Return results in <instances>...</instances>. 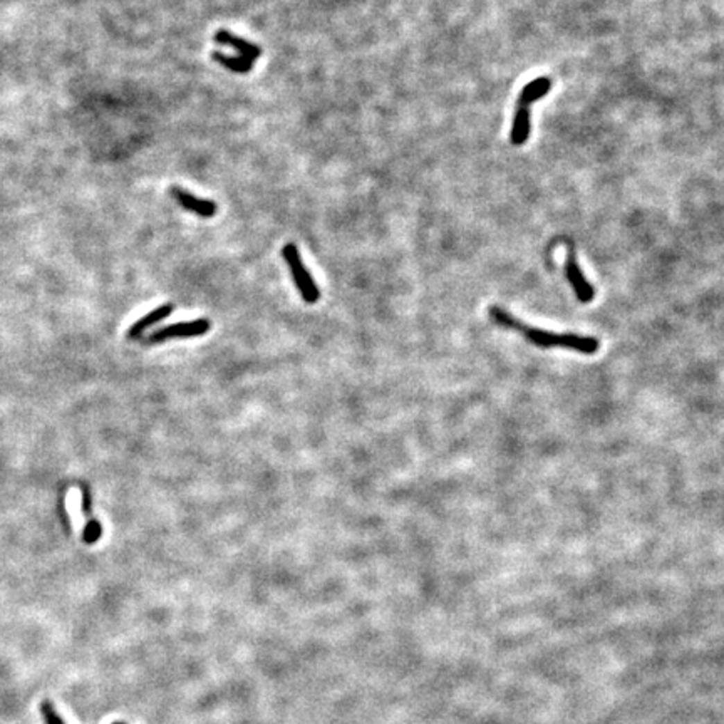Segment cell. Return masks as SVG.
Returning a JSON list of instances; mask_svg holds the SVG:
<instances>
[{
  "label": "cell",
  "mask_w": 724,
  "mask_h": 724,
  "mask_svg": "<svg viewBox=\"0 0 724 724\" xmlns=\"http://www.w3.org/2000/svg\"><path fill=\"white\" fill-rule=\"evenodd\" d=\"M173 311H175L173 304L160 305L158 309H155V311H151L144 317H141L138 322H135L132 327L130 329V332H128V336H130L131 339H138V337L143 336V334L146 332L150 327H153V325L158 324V322H161V320H164L166 317H170Z\"/></svg>",
  "instance_id": "obj_8"
},
{
  "label": "cell",
  "mask_w": 724,
  "mask_h": 724,
  "mask_svg": "<svg viewBox=\"0 0 724 724\" xmlns=\"http://www.w3.org/2000/svg\"><path fill=\"white\" fill-rule=\"evenodd\" d=\"M40 711H42L44 719H46V724H64L62 719L59 718L58 713H55V711H54V707H52L49 703H42V706H40Z\"/></svg>",
  "instance_id": "obj_11"
},
{
  "label": "cell",
  "mask_w": 724,
  "mask_h": 724,
  "mask_svg": "<svg viewBox=\"0 0 724 724\" xmlns=\"http://www.w3.org/2000/svg\"><path fill=\"white\" fill-rule=\"evenodd\" d=\"M83 508H84V513H89V510H91V497H89V492H87V490H84Z\"/></svg>",
  "instance_id": "obj_12"
},
{
  "label": "cell",
  "mask_w": 724,
  "mask_h": 724,
  "mask_svg": "<svg viewBox=\"0 0 724 724\" xmlns=\"http://www.w3.org/2000/svg\"><path fill=\"white\" fill-rule=\"evenodd\" d=\"M170 195L181 208H184V210L191 213H196L201 218H212V216H215V213L218 212V205H216L215 201L208 198H200V196L193 195V193L187 191L181 187H171Z\"/></svg>",
  "instance_id": "obj_6"
},
{
  "label": "cell",
  "mask_w": 724,
  "mask_h": 724,
  "mask_svg": "<svg viewBox=\"0 0 724 724\" xmlns=\"http://www.w3.org/2000/svg\"><path fill=\"white\" fill-rule=\"evenodd\" d=\"M212 324L208 319H196L190 322H180V324L168 325L161 331L153 332L148 337V342H164L168 339H187V337L203 336L210 331Z\"/></svg>",
  "instance_id": "obj_4"
},
{
  "label": "cell",
  "mask_w": 724,
  "mask_h": 724,
  "mask_svg": "<svg viewBox=\"0 0 724 724\" xmlns=\"http://www.w3.org/2000/svg\"><path fill=\"white\" fill-rule=\"evenodd\" d=\"M550 89H552V79L542 76V78L530 80L520 91L517 101V110H515L513 116L512 131H510V143L513 146H522V144L528 141L530 128H532V123H530V106L542 98H545Z\"/></svg>",
  "instance_id": "obj_2"
},
{
  "label": "cell",
  "mask_w": 724,
  "mask_h": 724,
  "mask_svg": "<svg viewBox=\"0 0 724 724\" xmlns=\"http://www.w3.org/2000/svg\"><path fill=\"white\" fill-rule=\"evenodd\" d=\"M101 533H103V528H101V523L98 520H89L86 523V526H84V533H83V540L87 543V545H92V543H96L99 540Z\"/></svg>",
  "instance_id": "obj_10"
},
{
  "label": "cell",
  "mask_w": 724,
  "mask_h": 724,
  "mask_svg": "<svg viewBox=\"0 0 724 724\" xmlns=\"http://www.w3.org/2000/svg\"><path fill=\"white\" fill-rule=\"evenodd\" d=\"M215 42L223 44V46H230L240 54V58L247 60H257L261 55V49L257 44L248 42V40L239 37V35L232 34L230 31L220 29L215 32Z\"/></svg>",
  "instance_id": "obj_7"
},
{
  "label": "cell",
  "mask_w": 724,
  "mask_h": 724,
  "mask_svg": "<svg viewBox=\"0 0 724 724\" xmlns=\"http://www.w3.org/2000/svg\"><path fill=\"white\" fill-rule=\"evenodd\" d=\"M114 724H124V723H114Z\"/></svg>",
  "instance_id": "obj_13"
},
{
  "label": "cell",
  "mask_w": 724,
  "mask_h": 724,
  "mask_svg": "<svg viewBox=\"0 0 724 724\" xmlns=\"http://www.w3.org/2000/svg\"><path fill=\"white\" fill-rule=\"evenodd\" d=\"M212 58L215 62L221 64L225 69L236 72V74H247V72H250L253 67L252 60H247L243 58H235V55L223 54V52H213Z\"/></svg>",
  "instance_id": "obj_9"
},
{
  "label": "cell",
  "mask_w": 724,
  "mask_h": 724,
  "mask_svg": "<svg viewBox=\"0 0 724 724\" xmlns=\"http://www.w3.org/2000/svg\"><path fill=\"white\" fill-rule=\"evenodd\" d=\"M565 273H567V279H569L570 285H572L575 295H577V299L582 302V304H589V302L594 300V295H595V291L592 285L589 284L585 279V275H583L580 265H578L577 261V255H575L572 245L569 247V253H567V261H565Z\"/></svg>",
  "instance_id": "obj_5"
},
{
  "label": "cell",
  "mask_w": 724,
  "mask_h": 724,
  "mask_svg": "<svg viewBox=\"0 0 724 724\" xmlns=\"http://www.w3.org/2000/svg\"><path fill=\"white\" fill-rule=\"evenodd\" d=\"M490 317L498 325L522 332L526 341L538 345V347H565L582 354H594L598 351V345H601L595 337H583L577 336V334H557L543 331V329L528 327L522 320L515 319L512 313L506 312L505 309L497 307V305L490 307Z\"/></svg>",
  "instance_id": "obj_1"
},
{
  "label": "cell",
  "mask_w": 724,
  "mask_h": 724,
  "mask_svg": "<svg viewBox=\"0 0 724 724\" xmlns=\"http://www.w3.org/2000/svg\"><path fill=\"white\" fill-rule=\"evenodd\" d=\"M282 257H284V260L287 261L288 270H291V273H292V279H293V282H295V287L299 288L302 299L307 302V304H316V302L320 299L319 287H317L316 282H313L311 272L305 268L297 245L295 243L284 245V248H282Z\"/></svg>",
  "instance_id": "obj_3"
}]
</instances>
